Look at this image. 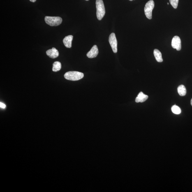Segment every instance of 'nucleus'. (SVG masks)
I'll return each mask as SVG.
<instances>
[{"mask_svg": "<svg viewBox=\"0 0 192 192\" xmlns=\"http://www.w3.org/2000/svg\"><path fill=\"white\" fill-rule=\"evenodd\" d=\"M97 17L99 20H101L105 15V10L103 0H96Z\"/></svg>", "mask_w": 192, "mask_h": 192, "instance_id": "f257e3e1", "label": "nucleus"}, {"mask_svg": "<svg viewBox=\"0 0 192 192\" xmlns=\"http://www.w3.org/2000/svg\"><path fill=\"white\" fill-rule=\"evenodd\" d=\"M84 74L77 71H70L66 72L64 75L65 79L72 81H77L83 78Z\"/></svg>", "mask_w": 192, "mask_h": 192, "instance_id": "f03ea898", "label": "nucleus"}, {"mask_svg": "<svg viewBox=\"0 0 192 192\" xmlns=\"http://www.w3.org/2000/svg\"><path fill=\"white\" fill-rule=\"evenodd\" d=\"M45 20L46 23L50 26H59L62 22V19L59 17L46 16L45 17Z\"/></svg>", "mask_w": 192, "mask_h": 192, "instance_id": "7ed1b4c3", "label": "nucleus"}, {"mask_svg": "<svg viewBox=\"0 0 192 192\" xmlns=\"http://www.w3.org/2000/svg\"><path fill=\"white\" fill-rule=\"evenodd\" d=\"M154 7V3L153 0L148 1L144 8V13L146 17L149 19L152 18V10Z\"/></svg>", "mask_w": 192, "mask_h": 192, "instance_id": "20e7f679", "label": "nucleus"}, {"mask_svg": "<svg viewBox=\"0 0 192 192\" xmlns=\"http://www.w3.org/2000/svg\"><path fill=\"white\" fill-rule=\"evenodd\" d=\"M109 42L113 51L114 53H117V42L114 33H112L109 36Z\"/></svg>", "mask_w": 192, "mask_h": 192, "instance_id": "39448f33", "label": "nucleus"}, {"mask_svg": "<svg viewBox=\"0 0 192 192\" xmlns=\"http://www.w3.org/2000/svg\"><path fill=\"white\" fill-rule=\"evenodd\" d=\"M172 46L173 49L177 51H180L181 48V41L179 36H175L172 38Z\"/></svg>", "mask_w": 192, "mask_h": 192, "instance_id": "423d86ee", "label": "nucleus"}, {"mask_svg": "<svg viewBox=\"0 0 192 192\" xmlns=\"http://www.w3.org/2000/svg\"><path fill=\"white\" fill-rule=\"evenodd\" d=\"M99 53L98 49L96 45H94L90 51L87 53V57L90 59L95 58L97 57Z\"/></svg>", "mask_w": 192, "mask_h": 192, "instance_id": "0eeeda50", "label": "nucleus"}, {"mask_svg": "<svg viewBox=\"0 0 192 192\" xmlns=\"http://www.w3.org/2000/svg\"><path fill=\"white\" fill-rule=\"evenodd\" d=\"M47 55L52 59H55L59 56V52L54 47L52 49H49L46 52Z\"/></svg>", "mask_w": 192, "mask_h": 192, "instance_id": "6e6552de", "label": "nucleus"}, {"mask_svg": "<svg viewBox=\"0 0 192 192\" xmlns=\"http://www.w3.org/2000/svg\"><path fill=\"white\" fill-rule=\"evenodd\" d=\"M73 39V36L71 35H68L65 37L63 40V43L67 48H71Z\"/></svg>", "mask_w": 192, "mask_h": 192, "instance_id": "1a4fd4ad", "label": "nucleus"}, {"mask_svg": "<svg viewBox=\"0 0 192 192\" xmlns=\"http://www.w3.org/2000/svg\"><path fill=\"white\" fill-rule=\"evenodd\" d=\"M149 98V96L144 94L143 93L141 92L139 93L138 96L135 98V101L137 103L141 102V103H143V102L146 101Z\"/></svg>", "mask_w": 192, "mask_h": 192, "instance_id": "9d476101", "label": "nucleus"}, {"mask_svg": "<svg viewBox=\"0 0 192 192\" xmlns=\"http://www.w3.org/2000/svg\"><path fill=\"white\" fill-rule=\"evenodd\" d=\"M154 54L156 61L159 62H162L163 59L162 57V54L159 50L158 49H154Z\"/></svg>", "mask_w": 192, "mask_h": 192, "instance_id": "9b49d317", "label": "nucleus"}, {"mask_svg": "<svg viewBox=\"0 0 192 192\" xmlns=\"http://www.w3.org/2000/svg\"><path fill=\"white\" fill-rule=\"evenodd\" d=\"M178 91L180 96H184L186 94V90L184 85H180L178 88Z\"/></svg>", "mask_w": 192, "mask_h": 192, "instance_id": "f8f14e48", "label": "nucleus"}, {"mask_svg": "<svg viewBox=\"0 0 192 192\" xmlns=\"http://www.w3.org/2000/svg\"><path fill=\"white\" fill-rule=\"evenodd\" d=\"M61 68V64L59 62L56 61L53 64L52 70L54 72L59 71Z\"/></svg>", "mask_w": 192, "mask_h": 192, "instance_id": "ddd939ff", "label": "nucleus"}, {"mask_svg": "<svg viewBox=\"0 0 192 192\" xmlns=\"http://www.w3.org/2000/svg\"><path fill=\"white\" fill-rule=\"evenodd\" d=\"M172 111L174 114H178L181 113V110L180 108L177 106L174 105L172 107Z\"/></svg>", "mask_w": 192, "mask_h": 192, "instance_id": "4468645a", "label": "nucleus"}, {"mask_svg": "<svg viewBox=\"0 0 192 192\" xmlns=\"http://www.w3.org/2000/svg\"><path fill=\"white\" fill-rule=\"evenodd\" d=\"M170 4L174 8L177 9L178 4L179 0H170Z\"/></svg>", "mask_w": 192, "mask_h": 192, "instance_id": "2eb2a0df", "label": "nucleus"}, {"mask_svg": "<svg viewBox=\"0 0 192 192\" xmlns=\"http://www.w3.org/2000/svg\"><path fill=\"white\" fill-rule=\"evenodd\" d=\"M0 107H1V108L4 109L6 108V105H5L4 104L1 102V103H0Z\"/></svg>", "mask_w": 192, "mask_h": 192, "instance_id": "dca6fc26", "label": "nucleus"}, {"mask_svg": "<svg viewBox=\"0 0 192 192\" xmlns=\"http://www.w3.org/2000/svg\"><path fill=\"white\" fill-rule=\"evenodd\" d=\"M36 1V0H30V1H31L32 2H35Z\"/></svg>", "mask_w": 192, "mask_h": 192, "instance_id": "f3484780", "label": "nucleus"}, {"mask_svg": "<svg viewBox=\"0 0 192 192\" xmlns=\"http://www.w3.org/2000/svg\"><path fill=\"white\" fill-rule=\"evenodd\" d=\"M191 106H192V99L191 100Z\"/></svg>", "mask_w": 192, "mask_h": 192, "instance_id": "a211bd4d", "label": "nucleus"}, {"mask_svg": "<svg viewBox=\"0 0 192 192\" xmlns=\"http://www.w3.org/2000/svg\"><path fill=\"white\" fill-rule=\"evenodd\" d=\"M130 1H133V0H130Z\"/></svg>", "mask_w": 192, "mask_h": 192, "instance_id": "6ab92c4d", "label": "nucleus"}, {"mask_svg": "<svg viewBox=\"0 0 192 192\" xmlns=\"http://www.w3.org/2000/svg\"><path fill=\"white\" fill-rule=\"evenodd\" d=\"M85 1H88L89 0H85Z\"/></svg>", "mask_w": 192, "mask_h": 192, "instance_id": "aec40b11", "label": "nucleus"}, {"mask_svg": "<svg viewBox=\"0 0 192 192\" xmlns=\"http://www.w3.org/2000/svg\"><path fill=\"white\" fill-rule=\"evenodd\" d=\"M167 4H168V5H169V3H167Z\"/></svg>", "mask_w": 192, "mask_h": 192, "instance_id": "412c9836", "label": "nucleus"}, {"mask_svg": "<svg viewBox=\"0 0 192 192\" xmlns=\"http://www.w3.org/2000/svg\"><path fill=\"white\" fill-rule=\"evenodd\" d=\"M134 1H135V0H134Z\"/></svg>", "mask_w": 192, "mask_h": 192, "instance_id": "4be33fe9", "label": "nucleus"}]
</instances>
